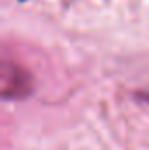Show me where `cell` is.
I'll return each instance as SVG.
<instances>
[{
	"mask_svg": "<svg viewBox=\"0 0 149 150\" xmlns=\"http://www.w3.org/2000/svg\"><path fill=\"white\" fill-rule=\"evenodd\" d=\"M32 89V79L27 72L18 67L4 68V96L5 98H23Z\"/></svg>",
	"mask_w": 149,
	"mask_h": 150,
	"instance_id": "6da1fadb",
	"label": "cell"
},
{
	"mask_svg": "<svg viewBox=\"0 0 149 150\" xmlns=\"http://www.w3.org/2000/svg\"><path fill=\"white\" fill-rule=\"evenodd\" d=\"M142 98H144L146 101H149V94H142Z\"/></svg>",
	"mask_w": 149,
	"mask_h": 150,
	"instance_id": "7a4b0ae2",
	"label": "cell"
}]
</instances>
